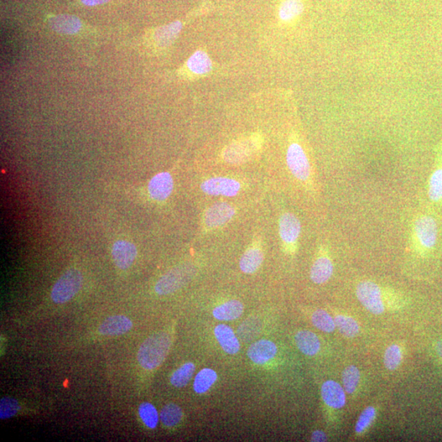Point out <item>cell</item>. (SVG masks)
Segmentation results:
<instances>
[{"mask_svg":"<svg viewBox=\"0 0 442 442\" xmlns=\"http://www.w3.org/2000/svg\"><path fill=\"white\" fill-rule=\"evenodd\" d=\"M376 417V409L373 407H368L361 413L359 418L356 425V431L358 434H361L367 430L373 424L374 419Z\"/></svg>","mask_w":442,"mask_h":442,"instance_id":"obj_35","label":"cell"},{"mask_svg":"<svg viewBox=\"0 0 442 442\" xmlns=\"http://www.w3.org/2000/svg\"><path fill=\"white\" fill-rule=\"evenodd\" d=\"M21 409L17 400L4 397L0 400V419H7L13 417Z\"/></svg>","mask_w":442,"mask_h":442,"instance_id":"obj_34","label":"cell"},{"mask_svg":"<svg viewBox=\"0 0 442 442\" xmlns=\"http://www.w3.org/2000/svg\"><path fill=\"white\" fill-rule=\"evenodd\" d=\"M262 146L259 135L233 141L223 151V159L228 164L240 165L250 160Z\"/></svg>","mask_w":442,"mask_h":442,"instance_id":"obj_5","label":"cell"},{"mask_svg":"<svg viewBox=\"0 0 442 442\" xmlns=\"http://www.w3.org/2000/svg\"><path fill=\"white\" fill-rule=\"evenodd\" d=\"M428 195L434 204H442V139L436 149L435 166L429 181Z\"/></svg>","mask_w":442,"mask_h":442,"instance_id":"obj_10","label":"cell"},{"mask_svg":"<svg viewBox=\"0 0 442 442\" xmlns=\"http://www.w3.org/2000/svg\"><path fill=\"white\" fill-rule=\"evenodd\" d=\"M235 215V209L226 202H220L208 208L204 216L207 227L216 228L225 225Z\"/></svg>","mask_w":442,"mask_h":442,"instance_id":"obj_11","label":"cell"},{"mask_svg":"<svg viewBox=\"0 0 442 442\" xmlns=\"http://www.w3.org/2000/svg\"><path fill=\"white\" fill-rule=\"evenodd\" d=\"M241 189L238 181L225 177H215L204 182L201 190L211 196L235 197Z\"/></svg>","mask_w":442,"mask_h":442,"instance_id":"obj_9","label":"cell"},{"mask_svg":"<svg viewBox=\"0 0 442 442\" xmlns=\"http://www.w3.org/2000/svg\"><path fill=\"white\" fill-rule=\"evenodd\" d=\"M345 389L339 383L329 380L324 383L321 388V396L325 403L331 408L339 409L345 407Z\"/></svg>","mask_w":442,"mask_h":442,"instance_id":"obj_16","label":"cell"},{"mask_svg":"<svg viewBox=\"0 0 442 442\" xmlns=\"http://www.w3.org/2000/svg\"><path fill=\"white\" fill-rule=\"evenodd\" d=\"M170 346V337L166 332H158L149 337L138 351L140 366L146 371L158 368L168 357Z\"/></svg>","mask_w":442,"mask_h":442,"instance_id":"obj_3","label":"cell"},{"mask_svg":"<svg viewBox=\"0 0 442 442\" xmlns=\"http://www.w3.org/2000/svg\"><path fill=\"white\" fill-rule=\"evenodd\" d=\"M112 256L119 269H127L136 259L137 248L132 243L120 240L113 244Z\"/></svg>","mask_w":442,"mask_h":442,"instance_id":"obj_12","label":"cell"},{"mask_svg":"<svg viewBox=\"0 0 442 442\" xmlns=\"http://www.w3.org/2000/svg\"><path fill=\"white\" fill-rule=\"evenodd\" d=\"M195 365L194 363L188 362L180 367L173 373L170 377V383L175 388H184L188 384L195 373Z\"/></svg>","mask_w":442,"mask_h":442,"instance_id":"obj_27","label":"cell"},{"mask_svg":"<svg viewBox=\"0 0 442 442\" xmlns=\"http://www.w3.org/2000/svg\"><path fill=\"white\" fill-rule=\"evenodd\" d=\"M278 349L272 341L262 339L255 342L248 348V356L257 365H264L277 356Z\"/></svg>","mask_w":442,"mask_h":442,"instance_id":"obj_13","label":"cell"},{"mask_svg":"<svg viewBox=\"0 0 442 442\" xmlns=\"http://www.w3.org/2000/svg\"><path fill=\"white\" fill-rule=\"evenodd\" d=\"M336 327L343 336L347 337H356L360 332V326L356 320L347 315H337L335 319Z\"/></svg>","mask_w":442,"mask_h":442,"instance_id":"obj_29","label":"cell"},{"mask_svg":"<svg viewBox=\"0 0 442 442\" xmlns=\"http://www.w3.org/2000/svg\"><path fill=\"white\" fill-rule=\"evenodd\" d=\"M296 347L304 355L313 356L320 350V341L313 332L303 330L295 336Z\"/></svg>","mask_w":442,"mask_h":442,"instance_id":"obj_20","label":"cell"},{"mask_svg":"<svg viewBox=\"0 0 442 442\" xmlns=\"http://www.w3.org/2000/svg\"><path fill=\"white\" fill-rule=\"evenodd\" d=\"M111 0H81L83 4L90 7L98 6V5L107 4Z\"/></svg>","mask_w":442,"mask_h":442,"instance_id":"obj_37","label":"cell"},{"mask_svg":"<svg viewBox=\"0 0 442 442\" xmlns=\"http://www.w3.org/2000/svg\"><path fill=\"white\" fill-rule=\"evenodd\" d=\"M311 320L317 329L325 332H332L336 329L335 320L323 310L315 311L312 315Z\"/></svg>","mask_w":442,"mask_h":442,"instance_id":"obj_32","label":"cell"},{"mask_svg":"<svg viewBox=\"0 0 442 442\" xmlns=\"http://www.w3.org/2000/svg\"><path fill=\"white\" fill-rule=\"evenodd\" d=\"M263 261V252L258 248H250L243 255L239 267L243 273L253 274L261 267Z\"/></svg>","mask_w":442,"mask_h":442,"instance_id":"obj_25","label":"cell"},{"mask_svg":"<svg viewBox=\"0 0 442 442\" xmlns=\"http://www.w3.org/2000/svg\"><path fill=\"white\" fill-rule=\"evenodd\" d=\"M287 164L289 168L296 179L300 181H308L310 176V165L308 155L301 145L293 142L287 151Z\"/></svg>","mask_w":442,"mask_h":442,"instance_id":"obj_7","label":"cell"},{"mask_svg":"<svg viewBox=\"0 0 442 442\" xmlns=\"http://www.w3.org/2000/svg\"><path fill=\"white\" fill-rule=\"evenodd\" d=\"M402 350L397 344L388 347L384 354V365L389 371L397 369L402 361Z\"/></svg>","mask_w":442,"mask_h":442,"instance_id":"obj_33","label":"cell"},{"mask_svg":"<svg viewBox=\"0 0 442 442\" xmlns=\"http://www.w3.org/2000/svg\"><path fill=\"white\" fill-rule=\"evenodd\" d=\"M243 311L244 306L240 301L231 300L216 306L212 314L218 320L231 321L238 319Z\"/></svg>","mask_w":442,"mask_h":442,"instance_id":"obj_21","label":"cell"},{"mask_svg":"<svg viewBox=\"0 0 442 442\" xmlns=\"http://www.w3.org/2000/svg\"><path fill=\"white\" fill-rule=\"evenodd\" d=\"M327 440V435L323 431L317 430L315 431L311 436V441L315 442L326 441Z\"/></svg>","mask_w":442,"mask_h":442,"instance_id":"obj_36","label":"cell"},{"mask_svg":"<svg viewBox=\"0 0 442 442\" xmlns=\"http://www.w3.org/2000/svg\"><path fill=\"white\" fill-rule=\"evenodd\" d=\"M334 264L327 252L317 257L310 269V279L316 284L327 282L334 274Z\"/></svg>","mask_w":442,"mask_h":442,"instance_id":"obj_17","label":"cell"},{"mask_svg":"<svg viewBox=\"0 0 442 442\" xmlns=\"http://www.w3.org/2000/svg\"><path fill=\"white\" fill-rule=\"evenodd\" d=\"M197 269L194 264H183L170 270L155 285V292L158 295H169L185 287L194 278Z\"/></svg>","mask_w":442,"mask_h":442,"instance_id":"obj_4","label":"cell"},{"mask_svg":"<svg viewBox=\"0 0 442 442\" xmlns=\"http://www.w3.org/2000/svg\"><path fill=\"white\" fill-rule=\"evenodd\" d=\"M52 30L62 35H75L81 28V21L74 15L59 14L49 20Z\"/></svg>","mask_w":442,"mask_h":442,"instance_id":"obj_18","label":"cell"},{"mask_svg":"<svg viewBox=\"0 0 442 442\" xmlns=\"http://www.w3.org/2000/svg\"><path fill=\"white\" fill-rule=\"evenodd\" d=\"M214 334L222 349L228 355H236L240 350V343L230 326L223 324L217 325Z\"/></svg>","mask_w":442,"mask_h":442,"instance_id":"obj_19","label":"cell"},{"mask_svg":"<svg viewBox=\"0 0 442 442\" xmlns=\"http://www.w3.org/2000/svg\"><path fill=\"white\" fill-rule=\"evenodd\" d=\"M301 232V222L292 213H285L280 217L279 235L289 252H294Z\"/></svg>","mask_w":442,"mask_h":442,"instance_id":"obj_8","label":"cell"},{"mask_svg":"<svg viewBox=\"0 0 442 442\" xmlns=\"http://www.w3.org/2000/svg\"><path fill=\"white\" fill-rule=\"evenodd\" d=\"M436 351L438 353V355L442 359V340L436 342Z\"/></svg>","mask_w":442,"mask_h":442,"instance_id":"obj_38","label":"cell"},{"mask_svg":"<svg viewBox=\"0 0 442 442\" xmlns=\"http://www.w3.org/2000/svg\"><path fill=\"white\" fill-rule=\"evenodd\" d=\"M441 243L442 223L439 217L429 213L416 216L409 239L410 252L420 257H427L438 250Z\"/></svg>","mask_w":442,"mask_h":442,"instance_id":"obj_1","label":"cell"},{"mask_svg":"<svg viewBox=\"0 0 442 442\" xmlns=\"http://www.w3.org/2000/svg\"><path fill=\"white\" fill-rule=\"evenodd\" d=\"M361 380V373L355 366H350L342 373L343 388L348 394H353L356 391Z\"/></svg>","mask_w":442,"mask_h":442,"instance_id":"obj_30","label":"cell"},{"mask_svg":"<svg viewBox=\"0 0 442 442\" xmlns=\"http://www.w3.org/2000/svg\"><path fill=\"white\" fill-rule=\"evenodd\" d=\"M161 421L165 427L173 428L183 419V412L178 405L170 403L165 405L160 414Z\"/></svg>","mask_w":442,"mask_h":442,"instance_id":"obj_28","label":"cell"},{"mask_svg":"<svg viewBox=\"0 0 442 442\" xmlns=\"http://www.w3.org/2000/svg\"><path fill=\"white\" fill-rule=\"evenodd\" d=\"M133 323L128 317L118 315L108 317L103 322L98 332L103 336H121L132 330Z\"/></svg>","mask_w":442,"mask_h":442,"instance_id":"obj_14","label":"cell"},{"mask_svg":"<svg viewBox=\"0 0 442 442\" xmlns=\"http://www.w3.org/2000/svg\"><path fill=\"white\" fill-rule=\"evenodd\" d=\"M139 414L140 419H142L145 426L149 429H155L157 427L159 415L157 409L153 404L144 402L140 405L139 407Z\"/></svg>","mask_w":442,"mask_h":442,"instance_id":"obj_31","label":"cell"},{"mask_svg":"<svg viewBox=\"0 0 442 442\" xmlns=\"http://www.w3.org/2000/svg\"><path fill=\"white\" fill-rule=\"evenodd\" d=\"M187 67L194 75H205L211 71L212 62L206 52L197 50L187 62Z\"/></svg>","mask_w":442,"mask_h":442,"instance_id":"obj_24","label":"cell"},{"mask_svg":"<svg viewBox=\"0 0 442 442\" xmlns=\"http://www.w3.org/2000/svg\"><path fill=\"white\" fill-rule=\"evenodd\" d=\"M305 5L303 0H283L279 9V17L283 23L294 22L303 13Z\"/></svg>","mask_w":442,"mask_h":442,"instance_id":"obj_22","label":"cell"},{"mask_svg":"<svg viewBox=\"0 0 442 442\" xmlns=\"http://www.w3.org/2000/svg\"><path fill=\"white\" fill-rule=\"evenodd\" d=\"M217 380V373L209 368H205L197 373L194 382V390L197 394H204Z\"/></svg>","mask_w":442,"mask_h":442,"instance_id":"obj_26","label":"cell"},{"mask_svg":"<svg viewBox=\"0 0 442 442\" xmlns=\"http://www.w3.org/2000/svg\"><path fill=\"white\" fill-rule=\"evenodd\" d=\"M83 275L79 270L70 269L57 281L51 291V298L56 304H64L71 301L80 292L83 285Z\"/></svg>","mask_w":442,"mask_h":442,"instance_id":"obj_6","label":"cell"},{"mask_svg":"<svg viewBox=\"0 0 442 442\" xmlns=\"http://www.w3.org/2000/svg\"><path fill=\"white\" fill-rule=\"evenodd\" d=\"M182 27H183L182 23L180 21H176V22L158 28L154 33L155 42L161 47L169 46L174 42L180 34Z\"/></svg>","mask_w":442,"mask_h":442,"instance_id":"obj_23","label":"cell"},{"mask_svg":"<svg viewBox=\"0 0 442 442\" xmlns=\"http://www.w3.org/2000/svg\"><path fill=\"white\" fill-rule=\"evenodd\" d=\"M174 182L168 173H163L155 175L150 180L149 192L151 197L157 201H163L173 192Z\"/></svg>","mask_w":442,"mask_h":442,"instance_id":"obj_15","label":"cell"},{"mask_svg":"<svg viewBox=\"0 0 442 442\" xmlns=\"http://www.w3.org/2000/svg\"><path fill=\"white\" fill-rule=\"evenodd\" d=\"M356 296L367 310L373 315H382L385 301L392 308L397 303L399 294L391 289H383L371 280L362 281L356 287Z\"/></svg>","mask_w":442,"mask_h":442,"instance_id":"obj_2","label":"cell"}]
</instances>
